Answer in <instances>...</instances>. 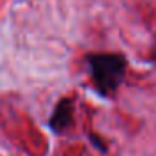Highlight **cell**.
<instances>
[{
    "mask_svg": "<svg viewBox=\"0 0 156 156\" xmlns=\"http://www.w3.org/2000/svg\"><path fill=\"white\" fill-rule=\"evenodd\" d=\"M72 112H74V104L69 98H64L55 106L54 114L51 118V126L54 131H66L72 122Z\"/></svg>",
    "mask_w": 156,
    "mask_h": 156,
    "instance_id": "3957f363",
    "label": "cell"
},
{
    "mask_svg": "<svg viewBox=\"0 0 156 156\" xmlns=\"http://www.w3.org/2000/svg\"><path fill=\"white\" fill-rule=\"evenodd\" d=\"M57 156H84V146L81 143H69L61 146Z\"/></svg>",
    "mask_w": 156,
    "mask_h": 156,
    "instance_id": "277c9868",
    "label": "cell"
},
{
    "mask_svg": "<svg viewBox=\"0 0 156 156\" xmlns=\"http://www.w3.org/2000/svg\"><path fill=\"white\" fill-rule=\"evenodd\" d=\"M0 128L17 148L29 156H45L49 149L47 138L35 126L27 111L10 96L0 98Z\"/></svg>",
    "mask_w": 156,
    "mask_h": 156,
    "instance_id": "6da1fadb",
    "label": "cell"
},
{
    "mask_svg": "<svg viewBox=\"0 0 156 156\" xmlns=\"http://www.w3.org/2000/svg\"><path fill=\"white\" fill-rule=\"evenodd\" d=\"M91 74L96 87L102 94H112L124 79L126 61L114 52H101L89 57Z\"/></svg>",
    "mask_w": 156,
    "mask_h": 156,
    "instance_id": "7a4b0ae2",
    "label": "cell"
}]
</instances>
